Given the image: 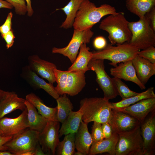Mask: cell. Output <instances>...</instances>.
Wrapping results in <instances>:
<instances>
[{"label":"cell","mask_w":155,"mask_h":155,"mask_svg":"<svg viewBox=\"0 0 155 155\" xmlns=\"http://www.w3.org/2000/svg\"><path fill=\"white\" fill-rule=\"evenodd\" d=\"M119 13L109 5L104 4L97 7L89 0H84L77 12L73 26L74 29L81 30L91 29L104 16Z\"/></svg>","instance_id":"6da1fadb"},{"label":"cell","mask_w":155,"mask_h":155,"mask_svg":"<svg viewBox=\"0 0 155 155\" xmlns=\"http://www.w3.org/2000/svg\"><path fill=\"white\" fill-rule=\"evenodd\" d=\"M82 121L88 124L91 122L109 123L112 115L111 102L104 98H86L80 101V109Z\"/></svg>","instance_id":"7a4b0ae2"},{"label":"cell","mask_w":155,"mask_h":155,"mask_svg":"<svg viewBox=\"0 0 155 155\" xmlns=\"http://www.w3.org/2000/svg\"><path fill=\"white\" fill-rule=\"evenodd\" d=\"M129 22L125 17L124 13L120 12L109 15L101 21L99 27L108 33V39L112 45L121 44L129 43L131 38Z\"/></svg>","instance_id":"3957f363"},{"label":"cell","mask_w":155,"mask_h":155,"mask_svg":"<svg viewBox=\"0 0 155 155\" xmlns=\"http://www.w3.org/2000/svg\"><path fill=\"white\" fill-rule=\"evenodd\" d=\"M113 46L107 44L103 49L92 52V59H106L114 67L118 63L131 60L136 57L140 50L129 43L125 42Z\"/></svg>","instance_id":"277c9868"},{"label":"cell","mask_w":155,"mask_h":155,"mask_svg":"<svg viewBox=\"0 0 155 155\" xmlns=\"http://www.w3.org/2000/svg\"><path fill=\"white\" fill-rule=\"evenodd\" d=\"M132 36L129 43L140 50L155 46V31L145 15L137 22H129Z\"/></svg>","instance_id":"5b68a950"},{"label":"cell","mask_w":155,"mask_h":155,"mask_svg":"<svg viewBox=\"0 0 155 155\" xmlns=\"http://www.w3.org/2000/svg\"><path fill=\"white\" fill-rule=\"evenodd\" d=\"M117 133L116 155H142L143 140L140 125L131 130Z\"/></svg>","instance_id":"8992f818"},{"label":"cell","mask_w":155,"mask_h":155,"mask_svg":"<svg viewBox=\"0 0 155 155\" xmlns=\"http://www.w3.org/2000/svg\"><path fill=\"white\" fill-rule=\"evenodd\" d=\"M39 133L37 131L27 128L13 136L4 146L6 150L14 155H21L28 151L34 150L39 144Z\"/></svg>","instance_id":"52a82bcc"},{"label":"cell","mask_w":155,"mask_h":155,"mask_svg":"<svg viewBox=\"0 0 155 155\" xmlns=\"http://www.w3.org/2000/svg\"><path fill=\"white\" fill-rule=\"evenodd\" d=\"M104 60L92 59L88 67L90 70L96 74V81L102 90L104 98L109 100L115 98L118 95L112 78L108 75L105 70Z\"/></svg>","instance_id":"ba28073f"},{"label":"cell","mask_w":155,"mask_h":155,"mask_svg":"<svg viewBox=\"0 0 155 155\" xmlns=\"http://www.w3.org/2000/svg\"><path fill=\"white\" fill-rule=\"evenodd\" d=\"M94 33L91 29L84 30L74 29L72 38L66 46L62 48L54 47L53 53H59L67 57L73 63L75 60L78 51L83 43H89Z\"/></svg>","instance_id":"9c48e42d"},{"label":"cell","mask_w":155,"mask_h":155,"mask_svg":"<svg viewBox=\"0 0 155 155\" xmlns=\"http://www.w3.org/2000/svg\"><path fill=\"white\" fill-rule=\"evenodd\" d=\"M60 125L57 121H49L39 133L38 141L45 155H55L56 147L60 142L59 130Z\"/></svg>","instance_id":"30bf717a"},{"label":"cell","mask_w":155,"mask_h":155,"mask_svg":"<svg viewBox=\"0 0 155 155\" xmlns=\"http://www.w3.org/2000/svg\"><path fill=\"white\" fill-rule=\"evenodd\" d=\"M143 140L142 155H153L155 150V111L140 124Z\"/></svg>","instance_id":"8fae6325"},{"label":"cell","mask_w":155,"mask_h":155,"mask_svg":"<svg viewBox=\"0 0 155 155\" xmlns=\"http://www.w3.org/2000/svg\"><path fill=\"white\" fill-rule=\"evenodd\" d=\"M28 127L26 108L16 118L3 117L0 119V131L3 135L13 136Z\"/></svg>","instance_id":"7c38bea8"},{"label":"cell","mask_w":155,"mask_h":155,"mask_svg":"<svg viewBox=\"0 0 155 155\" xmlns=\"http://www.w3.org/2000/svg\"><path fill=\"white\" fill-rule=\"evenodd\" d=\"M20 75L33 89H42L55 99L59 96L53 84L45 82L32 71L28 65L22 67Z\"/></svg>","instance_id":"4fadbf2b"},{"label":"cell","mask_w":155,"mask_h":155,"mask_svg":"<svg viewBox=\"0 0 155 155\" xmlns=\"http://www.w3.org/2000/svg\"><path fill=\"white\" fill-rule=\"evenodd\" d=\"M28 62L30 68L38 75L51 84L56 82L54 70L57 67L55 64L42 59L36 55L29 56Z\"/></svg>","instance_id":"5bb4252c"},{"label":"cell","mask_w":155,"mask_h":155,"mask_svg":"<svg viewBox=\"0 0 155 155\" xmlns=\"http://www.w3.org/2000/svg\"><path fill=\"white\" fill-rule=\"evenodd\" d=\"M111 125L113 133L131 130L140 125L136 119L123 112L112 109L111 117L109 123Z\"/></svg>","instance_id":"9a60e30c"},{"label":"cell","mask_w":155,"mask_h":155,"mask_svg":"<svg viewBox=\"0 0 155 155\" xmlns=\"http://www.w3.org/2000/svg\"><path fill=\"white\" fill-rule=\"evenodd\" d=\"M117 110L131 116L140 123L150 113L155 111V97L142 100L126 107Z\"/></svg>","instance_id":"2e32d148"},{"label":"cell","mask_w":155,"mask_h":155,"mask_svg":"<svg viewBox=\"0 0 155 155\" xmlns=\"http://www.w3.org/2000/svg\"><path fill=\"white\" fill-rule=\"evenodd\" d=\"M111 75L113 77L134 83L141 90L146 88L137 78L132 60L122 62L110 69Z\"/></svg>","instance_id":"e0dca14e"},{"label":"cell","mask_w":155,"mask_h":155,"mask_svg":"<svg viewBox=\"0 0 155 155\" xmlns=\"http://www.w3.org/2000/svg\"><path fill=\"white\" fill-rule=\"evenodd\" d=\"M25 101L14 92L6 91L0 101V119L16 110L24 111L26 108Z\"/></svg>","instance_id":"ac0fdd59"},{"label":"cell","mask_w":155,"mask_h":155,"mask_svg":"<svg viewBox=\"0 0 155 155\" xmlns=\"http://www.w3.org/2000/svg\"><path fill=\"white\" fill-rule=\"evenodd\" d=\"M137 77L144 85L155 74V63L137 55L132 60Z\"/></svg>","instance_id":"d6986e66"},{"label":"cell","mask_w":155,"mask_h":155,"mask_svg":"<svg viewBox=\"0 0 155 155\" xmlns=\"http://www.w3.org/2000/svg\"><path fill=\"white\" fill-rule=\"evenodd\" d=\"M65 94L74 96L80 93L86 84L85 73L83 71H68Z\"/></svg>","instance_id":"ffe728a7"},{"label":"cell","mask_w":155,"mask_h":155,"mask_svg":"<svg viewBox=\"0 0 155 155\" xmlns=\"http://www.w3.org/2000/svg\"><path fill=\"white\" fill-rule=\"evenodd\" d=\"M88 124L82 121L75 135V148L77 151L82 152L84 155L89 154L93 142L91 134L88 130Z\"/></svg>","instance_id":"44dd1931"},{"label":"cell","mask_w":155,"mask_h":155,"mask_svg":"<svg viewBox=\"0 0 155 155\" xmlns=\"http://www.w3.org/2000/svg\"><path fill=\"white\" fill-rule=\"evenodd\" d=\"M118 139V134L113 133L112 135L108 138H104L92 143L88 155H95L107 153L110 155H116V146Z\"/></svg>","instance_id":"7402d4cb"},{"label":"cell","mask_w":155,"mask_h":155,"mask_svg":"<svg viewBox=\"0 0 155 155\" xmlns=\"http://www.w3.org/2000/svg\"><path fill=\"white\" fill-rule=\"evenodd\" d=\"M25 103L27 111L28 128L40 133L49 121L39 114L35 107L26 99Z\"/></svg>","instance_id":"603a6c76"},{"label":"cell","mask_w":155,"mask_h":155,"mask_svg":"<svg viewBox=\"0 0 155 155\" xmlns=\"http://www.w3.org/2000/svg\"><path fill=\"white\" fill-rule=\"evenodd\" d=\"M25 99L33 104L37 109L38 113L48 121H57V106H48L39 97L32 92L27 95Z\"/></svg>","instance_id":"cb8c5ba5"},{"label":"cell","mask_w":155,"mask_h":155,"mask_svg":"<svg viewBox=\"0 0 155 155\" xmlns=\"http://www.w3.org/2000/svg\"><path fill=\"white\" fill-rule=\"evenodd\" d=\"M82 121L81 110L79 109L76 111H72L62 123V125L59 132V138L70 133L75 134Z\"/></svg>","instance_id":"d4e9b609"},{"label":"cell","mask_w":155,"mask_h":155,"mask_svg":"<svg viewBox=\"0 0 155 155\" xmlns=\"http://www.w3.org/2000/svg\"><path fill=\"white\" fill-rule=\"evenodd\" d=\"M80 49L78 56L67 71H83L86 72L90 70L88 65L92 59V52L89 51L90 48L86 46L85 43L81 45Z\"/></svg>","instance_id":"484cf974"},{"label":"cell","mask_w":155,"mask_h":155,"mask_svg":"<svg viewBox=\"0 0 155 155\" xmlns=\"http://www.w3.org/2000/svg\"><path fill=\"white\" fill-rule=\"evenodd\" d=\"M126 6L131 12L141 18L155 7V0H126Z\"/></svg>","instance_id":"4316f807"},{"label":"cell","mask_w":155,"mask_h":155,"mask_svg":"<svg viewBox=\"0 0 155 155\" xmlns=\"http://www.w3.org/2000/svg\"><path fill=\"white\" fill-rule=\"evenodd\" d=\"M84 0H70L64 7L56 9V10H63L66 16V19L60 26V28L67 29L73 26L77 12Z\"/></svg>","instance_id":"83f0119b"},{"label":"cell","mask_w":155,"mask_h":155,"mask_svg":"<svg viewBox=\"0 0 155 155\" xmlns=\"http://www.w3.org/2000/svg\"><path fill=\"white\" fill-rule=\"evenodd\" d=\"M155 97L154 88L150 87L145 91L139 93L137 95L128 98L122 99L116 102H111L112 109L119 110L133 104L143 99Z\"/></svg>","instance_id":"f1b7e54d"},{"label":"cell","mask_w":155,"mask_h":155,"mask_svg":"<svg viewBox=\"0 0 155 155\" xmlns=\"http://www.w3.org/2000/svg\"><path fill=\"white\" fill-rule=\"evenodd\" d=\"M56 100L57 103V120L62 123L72 111L73 106L66 94L59 96Z\"/></svg>","instance_id":"f546056e"},{"label":"cell","mask_w":155,"mask_h":155,"mask_svg":"<svg viewBox=\"0 0 155 155\" xmlns=\"http://www.w3.org/2000/svg\"><path fill=\"white\" fill-rule=\"evenodd\" d=\"M75 134L70 133L65 135L63 140L59 142L55 151V155H72L75 148Z\"/></svg>","instance_id":"4dcf8cb0"},{"label":"cell","mask_w":155,"mask_h":155,"mask_svg":"<svg viewBox=\"0 0 155 155\" xmlns=\"http://www.w3.org/2000/svg\"><path fill=\"white\" fill-rule=\"evenodd\" d=\"M118 95L124 99L137 95L139 93L131 90L121 79L113 77L112 78Z\"/></svg>","instance_id":"1f68e13d"},{"label":"cell","mask_w":155,"mask_h":155,"mask_svg":"<svg viewBox=\"0 0 155 155\" xmlns=\"http://www.w3.org/2000/svg\"><path fill=\"white\" fill-rule=\"evenodd\" d=\"M55 82L57 84L55 87L56 90L59 95L66 94V82L68 71H63L56 68L54 70Z\"/></svg>","instance_id":"d6a6232c"},{"label":"cell","mask_w":155,"mask_h":155,"mask_svg":"<svg viewBox=\"0 0 155 155\" xmlns=\"http://www.w3.org/2000/svg\"><path fill=\"white\" fill-rule=\"evenodd\" d=\"M14 8L16 13L19 15H24L27 12L25 0H6Z\"/></svg>","instance_id":"836d02e7"},{"label":"cell","mask_w":155,"mask_h":155,"mask_svg":"<svg viewBox=\"0 0 155 155\" xmlns=\"http://www.w3.org/2000/svg\"><path fill=\"white\" fill-rule=\"evenodd\" d=\"M102 123L94 122L92 127L91 135L93 142L99 141L104 138L102 128Z\"/></svg>","instance_id":"e575fe53"},{"label":"cell","mask_w":155,"mask_h":155,"mask_svg":"<svg viewBox=\"0 0 155 155\" xmlns=\"http://www.w3.org/2000/svg\"><path fill=\"white\" fill-rule=\"evenodd\" d=\"M137 55L146 59L153 63H155V48L152 46L139 51Z\"/></svg>","instance_id":"d590c367"},{"label":"cell","mask_w":155,"mask_h":155,"mask_svg":"<svg viewBox=\"0 0 155 155\" xmlns=\"http://www.w3.org/2000/svg\"><path fill=\"white\" fill-rule=\"evenodd\" d=\"M12 16V13L11 12H10L8 14L4 23L0 26V33L1 34H5L12 30L11 20Z\"/></svg>","instance_id":"8d00e7d4"},{"label":"cell","mask_w":155,"mask_h":155,"mask_svg":"<svg viewBox=\"0 0 155 155\" xmlns=\"http://www.w3.org/2000/svg\"><path fill=\"white\" fill-rule=\"evenodd\" d=\"M93 45L94 48L98 50L104 49L107 45L105 38L101 36H98L94 39Z\"/></svg>","instance_id":"74e56055"},{"label":"cell","mask_w":155,"mask_h":155,"mask_svg":"<svg viewBox=\"0 0 155 155\" xmlns=\"http://www.w3.org/2000/svg\"><path fill=\"white\" fill-rule=\"evenodd\" d=\"M1 36L6 42V48L8 49L11 47L13 44L15 38L13 30H11L5 34H1Z\"/></svg>","instance_id":"f35d334b"},{"label":"cell","mask_w":155,"mask_h":155,"mask_svg":"<svg viewBox=\"0 0 155 155\" xmlns=\"http://www.w3.org/2000/svg\"><path fill=\"white\" fill-rule=\"evenodd\" d=\"M102 128L104 138H108L111 137L113 132L111 125L108 122L102 123Z\"/></svg>","instance_id":"ab89813d"},{"label":"cell","mask_w":155,"mask_h":155,"mask_svg":"<svg viewBox=\"0 0 155 155\" xmlns=\"http://www.w3.org/2000/svg\"><path fill=\"white\" fill-rule=\"evenodd\" d=\"M150 24L151 27L155 31V7L146 14Z\"/></svg>","instance_id":"60d3db41"},{"label":"cell","mask_w":155,"mask_h":155,"mask_svg":"<svg viewBox=\"0 0 155 155\" xmlns=\"http://www.w3.org/2000/svg\"><path fill=\"white\" fill-rule=\"evenodd\" d=\"M13 136H7L0 135V150H6L4 145L10 140Z\"/></svg>","instance_id":"b9f144b4"},{"label":"cell","mask_w":155,"mask_h":155,"mask_svg":"<svg viewBox=\"0 0 155 155\" xmlns=\"http://www.w3.org/2000/svg\"><path fill=\"white\" fill-rule=\"evenodd\" d=\"M13 7L6 0H0V8H5L11 9Z\"/></svg>","instance_id":"7bdbcfd3"},{"label":"cell","mask_w":155,"mask_h":155,"mask_svg":"<svg viewBox=\"0 0 155 155\" xmlns=\"http://www.w3.org/2000/svg\"><path fill=\"white\" fill-rule=\"evenodd\" d=\"M25 0L27 3L28 15L29 16H31L34 13V11L32 7L31 1V0Z\"/></svg>","instance_id":"ee69618b"},{"label":"cell","mask_w":155,"mask_h":155,"mask_svg":"<svg viewBox=\"0 0 155 155\" xmlns=\"http://www.w3.org/2000/svg\"><path fill=\"white\" fill-rule=\"evenodd\" d=\"M45 154L43 152L39 143L36 146L34 150V155H44Z\"/></svg>","instance_id":"f6af8a7d"},{"label":"cell","mask_w":155,"mask_h":155,"mask_svg":"<svg viewBox=\"0 0 155 155\" xmlns=\"http://www.w3.org/2000/svg\"><path fill=\"white\" fill-rule=\"evenodd\" d=\"M0 155H14L7 150H0Z\"/></svg>","instance_id":"bcb514c9"},{"label":"cell","mask_w":155,"mask_h":155,"mask_svg":"<svg viewBox=\"0 0 155 155\" xmlns=\"http://www.w3.org/2000/svg\"><path fill=\"white\" fill-rule=\"evenodd\" d=\"M21 155H34V150H30L25 152Z\"/></svg>","instance_id":"7dc6e473"},{"label":"cell","mask_w":155,"mask_h":155,"mask_svg":"<svg viewBox=\"0 0 155 155\" xmlns=\"http://www.w3.org/2000/svg\"><path fill=\"white\" fill-rule=\"evenodd\" d=\"M6 91H3L0 89V101L4 96Z\"/></svg>","instance_id":"c3c4849f"},{"label":"cell","mask_w":155,"mask_h":155,"mask_svg":"<svg viewBox=\"0 0 155 155\" xmlns=\"http://www.w3.org/2000/svg\"><path fill=\"white\" fill-rule=\"evenodd\" d=\"M74 155H84V154L81 152L77 151V152H74L73 154Z\"/></svg>","instance_id":"681fc988"},{"label":"cell","mask_w":155,"mask_h":155,"mask_svg":"<svg viewBox=\"0 0 155 155\" xmlns=\"http://www.w3.org/2000/svg\"><path fill=\"white\" fill-rule=\"evenodd\" d=\"M0 135H2V134H1L0 131Z\"/></svg>","instance_id":"f907efd6"}]
</instances>
